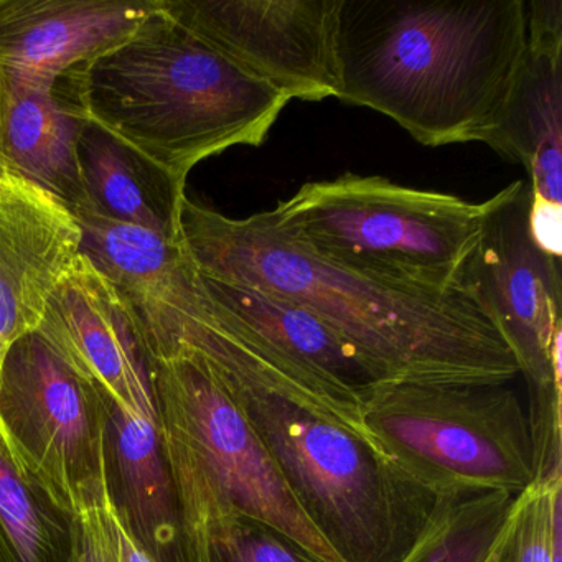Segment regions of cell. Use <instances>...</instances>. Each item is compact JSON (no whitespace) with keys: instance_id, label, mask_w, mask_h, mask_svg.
Returning a JSON list of instances; mask_svg holds the SVG:
<instances>
[{"instance_id":"d4e9b609","label":"cell","mask_w":562,"mask_h":562,"mask_svg":"<svg viewBox=\"0 0 562 562\" xmlns=\"http://www.w3.org/2000/svg\"><path fill=\"white\" fill-rule=\"evenodd\" d=\"M505 528H506V519L505 525H503L502 531H499L498 539H496L495 548L492 549L488 555H486L485 561L483 562H503V544H505Z\"/></svg>"},{"instance_id":"5bb4252c","label":"cell","mask_w":562,"mask_h":562,"mask_svg":"<svg viewBox=\"0 0 562 562\" xmlns=\"http://www.w3.org/2000/svg\"><path fill=\"white\" fill-rule=\"evenodd\" d=\"M157 8L159 0H0V81L55 88L126 41Z\"/></svg>"},{"instance_id":"44dd1931","label":"cell","mask_w":562,"mask_h":562,"mask_svg":"<svg viewBox=\"0 0 562 562\" xmlns=\"http://www.w3.org/2000/svg\"><path fill=\"white\" fill-rule=\"evenodd\" d=\"M183 562H318L266 522L212 508L180 525Z\"/></svg>"},{"instance_id":"9a60e30c","label":"cell","mask_w":562,"mask_h":562,"mask_svg":"<svg viewBox=\"0 0 562 562\" xmlns=\"http://www.w3.org/2000/svg\"><path fill=\"white\" fill-rule=\"evenodd\" d=\"M526 18L525 55L486 146L528 170L532 215L561 216L562 2H526Z\"/></svg>"},{"instance_id":"2e32d148","label":"cell","mask_w":562,"mask_h":562,"mask_svg":"<svg viewBox=\"0 0 562 562\" xmlns=\"http://www.w3.org/2000/svg\"><path fill=\"white\" fill-rule=\"evenodd\" d=\"M87 116L55 88L0 81V156L5 169L60 200L85 205L78 140Z\"/></svg>"},{"instance_id":"e0dca14e","label":"cell","mask_w":562,"mask_h":562,"mask_svg":"<svg viewBox=\"0 0 562 562\" xmlns=\"http://www.w3.org/2000/svg\"><path fill=\"white\" fill-rule=\"evenodd\" d=\"M85 205L97 215L180 241L186 182L87 120L78 140Z\"/></svg>"},{"instance_id":"603a6c76","label":"cell","mask_w":562,"mask_h":562,"mask_svg":"<svg viewBox=\"0 0 562 562\" xmlns=\"http://www.w3.org/2000/svg\"><path fill=\"white\" fill-rule=\"evenodd\" d=\"M68 562H116L104 531L100 502L71 516Z\"/></svg>"},{"instance_id":"52a82bcc","label":"cell","mask_w":562,"mask_h":562,"mask_svg":"<svg viewBox=\"0 0 562 562\" xmlns=\"http://www.w3.org/2000/svg\"><path fill=\"white\" fill-rule=\"evenodd\" d=\"M505 383H376L361 414L397 470L434 496L506 492L538 480L528 406Z\"/></svg>"},{"instance_id":"7a4b0ae2","label":"cell","mask_w":562,"mask_h":562,"mask_svg":"<svg viewBox=\"0 0 562 562\" xmlns=\"http://www.w3.org/2000/svg\"><path fill=\"white\" fill-rule=\"evenodd\" d=\"M526 38L525 0H340L338 100L424 146L488 144Z\"/></svg>"},{"instance_id":"8992f818","label":"cell","mask_w":562,"mask_h":562,"mask_svg":"<svg viewBox=\"0 0 562 562\" xmlns=\"http://www.w3.org/2000/svg\"><path fill=\"white\" fill-rule=\"evenodd\" d=\"M150 380L180 522L212 508H232L278 529L315 561L344 562L205 361L153 360Z\"/></svg>"},{"instance_id":"277c9868","label":"cell","mask_w":562,"mask_h":562,"mask_svg":"<svg viewBox=\"0 0 562 562\" xmlns=\"http://www.w3.org/2000/svg\"><path fill=\"white\" fill-rule=\"evenodd\" d=\"M268 449L312 525L344 562H400L437 496L404 475L376 446L278 393L251 351L228 331L203 348Z\"/></svg>"},{"instance_id":"7402d4cb","label":"cell","mask_w":562,"mask_h":562,"mask_svg":"<svg viewBox=\"0 0 562 562\" xmlns=\"http://www.w3.org/2000/svg\"><path fill=\"white\" fill-rule=\"evenodd\" d=\"M503 562H562V472L536 480L513 498Z\"/></svg>"},{"instance_id":"6da1fadb","label":"cell","mask_w":562,"mask_h":562,"mask_svg":"<svg viewBox=\"0 0 562 562\" xmlns=\"http://www.w3.org/2000/svg\"><path fill=\"white\" fill-rule=\"evenodd\" d=\"M180 243L205 278L281 295L330 325L380 381L505 383L518 361L465 289L401 284L321 258L256 213L229 218L183 199Z\"/></svg>"},{"instance_id":"4fadbf2b","label":"cell","mask_w":562,"mask_h":562,"mask_svg":"<svg viewBox=\"0 0 562 562\" xmlns=\"http://www.w3.org/2000/svg\"><path fill=\"white\" fill-rule=\"evenodd\" d=\"M74 213L41 187L0 173V374L15 341L37 330L48 299L81 255Z\"/></svg>"},{"instance_id":"3957f363","label":"cell","mask_w":562,"mask_h":562,"mask_svg":"<svg viewBox=\"0 0 562 562\" xmlns=\"http://www.w3.org/2000/svg\"><path fill=\"white\" fill-rule=\"evenodd\" d=\"M70 75L87 120L182 182L215 154L261 146L291 101L170 18L160 0L126 41Z\"/></svg>"},{"instance_id":"8fae6325","label":"cell","mask_w":562,"mask_h":562,"mask_svg":"<svg viewBox=\"0 0 562 562\" xmlns=\"http://www.w3.org/2000/svg\"><path fill=\"white\" fill-rule=\"evenodd\" d=\"M200 278L213 312L229 334L325 404L351 432L376 446L361 406L368 391L383 381L344 337L314 312L281 295Z\"/></svg>"},{"instance_id":"ac0fdd59","label":"cell","mask_w":562,"mask_h":562,"mask_svg":"<svg viewBox=\"0 0 562 562\" xmlns=\"http://www.w3.org/2000/svg\"><path fill=\"white\" fill-rule=\"evenodd\" d=\"M110 439L120 470L127 522L157 562H183L179 508L164 457L159 420L108 400Z\"/></svg>"},{"instance_id":"cb8c5ba5","label":"cell","mask_w":562,"mask_h":562,"mask_svg":"<svg viewBox=\"0 0 562 562\" xmlns=\"http://www.w3.org/2000/svg\"><path fill=\"white\" fill-rule=\"evenodd\" d=\"M100 512L116 562H157L134 535L126 515L114 498L113 490H108L101 496Z\"/></svg>"},{"instance_id":"ba28073f","label":"cell","mask_w":562,"mask_h":562,"mask_svg":"<svg viewBox=\"0 0 562 562\" xmlns=\"http://www.w3.org/2000/svg\"><path fill=\"white\" fill-rule=\"evenodd\" d=\"M529 182L516 180L482 203L475 251L459 279L480 302L518 361L528 384L536 457L554 459L561 439V259L531 229Z\"/></svg>"},{"instance_id":"7c38bea8","label":"cell","mask_w":562,"mask_h":562,"mask_svg":"<svg viewBox=\"0 0 562 562\" xmlns=\"http://www.w3.org/2000/svg\"><path fill=\"white\" fill-rule=\"evenodd\" d=\"M35 331L108 400L157 420L153 358L123 299L83 252Z\"/></svg>"},{"instance_id":"d6986e66","label":"cell","mask_w":562,"mask_h":562,"mask_svg":"<svg viewBox=\"0 0 562 562\" xmlns=\"http://www.w3.org/2000/svg\"><path fill=\"white\" fill-rule=\"evenodd\" d=\"M515 496L460 492L437 496L432 513L400 562H483L495 548Z\"/></svg>"},{"instance_id":"9c48e42d","label":"cell","mask_w":562,"mask_h":562,"mask_svg":"<svg viewBox=\"0 0 562 562\" xmlns=\"http://www.w3.org/2000/svg\"><path fill=\"white\" fill-rule=\"evenodd\" d=\"M0 432L25 475L65 518L111 490L108 397L38 331L15 341L5 357Z\"/></svg>"},{"instance_id":"30bf717a","label":"cell","mask_w":562,"mask_h":562,"mask_svg":"<svg viewBox=\"0 0 562 562\" xmlns=\"http://www.w3.org/2000/svg\"><path fill=\"white\" fill-rule=\"evenodd\" d=\"M164 11L289 100L340 97V0H160Z\"/></svg>"},{"instance_id":"484cf974","label":"cell","mask_w":562,"mask_h":562,"mask_svg":"<svg viewBox=\"0 0 562 562\" xmlns=\"http://www.w3.org/2000/svg\"><path fill=\"white\" fill-rule=\"evenodd\" d=\"M8 172V169H5L4 160H2V156H0V173Z\"/></svg>"},{"instance_id":"5b68a950","label":"cell","mask_w":562,"mask_h":562,"mask_svg":"<svg viewBox=\"0 0 562 562\" xmlns=\"http://www.w3.org/2000/svg\"><path fill=\"white\" fill-rule=\"evenodd\" d=\"M282 235L321 258L386 281L459 288L482 229V203L347 173L305 183L265 212Z\"/></svg>"},{"instance_id":"ffe728a7","label":"cell","mask_w":562,"mask_h":562,"mask_svg":"<svg viewBox=\"0 0 562 562\" xmlns=\"http://www.w3.org/2000/svg\"><path fill=\"white\" fill-rule=\"evenodd\" d=\"M58 516L0 432V562H68L70 519Z\"/></svg>"}]
</instances>
